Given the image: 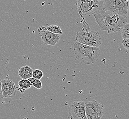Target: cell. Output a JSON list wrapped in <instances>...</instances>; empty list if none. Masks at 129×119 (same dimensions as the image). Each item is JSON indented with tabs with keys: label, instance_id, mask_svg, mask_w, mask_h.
Listing matches in <instances>:
<instances>
[{
	"label": "cell",
	"instance_id": "obj_1",
	"mask_svg": "<svg viewBox=\"0 0 129 119\" xmlns=\"http://www.w3.org/2000/svg\"><path fill=\"white\" fill-rule=\"evenodd\" d=\"M92 15L99 28L108 33L121 31L127 23V17L119 16L104 8L96 10Z\"/></svg>",
	"mask_w": 129,
	"mask_h": 119
},
{
	"label": "cell",
	"instance_id": "obj_2",
	"mask_svg": "<svg viewBox=\"0 0 129 119\" xmlns=\"http://www.w3.org/2000/svg\"><path fill=\"white\" fill-rule=\"evenodd\" d=\"M73 48L76 58L85 64H92L97 62L100 53L99 47L83 45L78 42L74 44Z\"/></svg>",
	"mask_w": 129,
	"mask_h": 119
},
{
	"label": "cell",
	"instance_id": "obj_3",
	"mask_svg": "<svg viewBox=\"0 0 129 119\" xmlns=\"http://www.w3.org/2000/svg\"><path fill=\"white\" fill-rule=\"evenodd\" d=\"M77 42L83 45L99 47L101 44V38L99 33L95 31H77L76 36Z\"/></svg>",
	"mask_w": 129,
	"mask_h": 119
},
{
	"label": "cell",
	"instance_id": "obj_4",
	"mask_svg": "<svg viewBox=\"0 0 129 119\" xmlns=\"http://www.w3.org/2000/svg\"><path fill=\"white\" fill-rule=\"evenodd\" d=\"M129 0H104L103 8L119 16L127 17Z\"/></svg>",
	"mask_w": 129,
	"mask_h": 119
},
{
	"label": "cell",
	"instance_id": "obj_5",
	"mask_svg": "<svg viewBox=\"0 0 129 119\" xmlns=\"http://www.w3.org/2000/svg\"><path fill=\"white\" fill-rule=\"evenodd\" d=\"M85 113L87 119H100L104 113V105L92 100L85 103Z\"/></svg>",
	"mask_w": 129,
	"mask_h": 119
},
{
	"label": "cell",
	"instance_id": "obj_6",
	"mask_svg": "<svg viewBox=\"0 0 129 119\" xmlns=\"http://www.w3.org/2000/svg\"><path fill=\"white\" fill-rule=\"evenodd\" d=\"M68 112L71 119H87L85 103L82 101H73L70 105Z\"/></svg>",
	"mask_w": 129,
	"mask_h": 119
},
{
	"label": "cell",
	"instance_id": "obj_7",
	"mask_svg": "<svg viewBox=\"0 0 129 119\" xmlns=\"http://www.w3.org/2000/svg\"><path fill=\"white\" fill-rule=\"evenodd\" d=\"M78 11L80 15H89L94 12L95 9L99 7L100 1L97 0H77Z\"/></svg>",
	"mask_w": 129,
	"mask_h": 119
},
{
	"label": "cell",
	"instance_id": "obj_8",
	"mask_svg": "<svg viewBox=\"0 0 129 119\" xmlns=\"http://www.w3.org/2000/svg\"><path fill=\"white\" fill-rule=\"evenodd\" d=\"M38 33L41 37L42 41L44 45L54 46L60 40V35L51 32L44 26L39 27Z\"/></svg>",
	"mask_w": 129,
	"mask_h": 119
},
{
	"label": "cell",
	"instance_id": "obj_9",
	"mask_svg": "<svg viewBox=\"0 0 129 119\" xmlns=\"http://www.w3.org/2000/svg\"><path fill=\"white\" fill-rule=\"evenodd\" d=\"M1 87L3 98H12L15 96L17 88L12 80L8 78L2 80Z\"/></svg>",
	"mask_w": 129,
	"mask_h": 119
},
{
	"label": "cell",
	"instance_id": "obj_10",
	"mask_svg": "<svg viewBox=\"0 0 129 119\" xmlns=\"http://www.w3.org/2000/svg\"><path fill=\"white\" fill-rule=\"evenodd\" d=\"M32 69L28 66H25L20 68L18 74L21 79H27L32 77Z\"/></svg>",
	"mask_w": 129,
	"mask_h": 119
},
{
	"label": "cell",
	"instance_id": "obj_11",
	"mask_svg": "<svg viewBox=\"0 0 129 119\" xmlns=\"http://www.w3.org/2000/svg\"><path fill=\"white\" fill-rule=\"evenodd\" d=\"M18 85L19 87L18 90H19L21 93H24L25 90L29 89L31 86H32L28 80L26 79H22L19 81L18 82Z\"/></svg>",
	"mask_w": 129,
	"mask_h": 119
},
{
	"label": "cell",
	"instance_id": "obj_12",
	"mask_svg": "<svg viewBox=\"0 0 129 119\" xmlns=\"http://www.w3.org/2000/svg\"><path fill=\"white\" fill-rule=\"evenodd\" d=\"M49 31H50L51 32L55 34H58V35H62V33L61 30L59 26L56 25H51L48 26L46 27Z\"/></svg>",
	"mask_w": 129,
	"mask_h": 119
},
{
	"label": "cell",
	"instance_id": "obj_13",
	"mask_svg": "<svg viewBox=\"0 0 129 119\" xmlns=\"http://www.w3.org/2000/svg\"><path fill=\"white\" fill-rule=\"evenodd\" d=\"M30 82L32 86L35 87V88L38 89H41L42 87V82L40 81V80L37 79L33 78L32 77L27 79Z\"/></svg>",
	"mask_w": 129,
	"mask_h": 119
},
{
	"label": "cell",
	"instance_id": "obj_14",
	"mask_svg": "<svg viewBox=\"0 0 129 119\" xmlns=\"http://www.w3.org/2000/svg\"><path fill=\"white\" fill-rule=\"evenodd\" d=\"M122 37L123 39H129V24L126 23L121 29Z\"/></svg>",
	"mask_w": 129,
	"mask_h": 119
},
{
	"label": "cell",
	"instance_id": "obj_15",
	"mask_svg": "<svg viewBox=\"0 0 129 119\" xmlns=\"http://www.w3.org/2000/svg\"><path fill=\"white\" fill-rule=\"evenodd\" d=\"M44 76L42 71L39 69H35L33 71L32 77L37 79L40 80Z\"/></svg>",
	"mask_w": 129,
	"mask_h": 119
},
{
	"label": "cell",
	"instance_id": "obj_16",
	"mask_svg": "<svg viewBox=\"0 0 129 119\" xmlns=\"http://www.w3.org/2000/svg\"><path fill=\"white\" fill-rule=\"evenodd\" d=\"M122 44L125 49L126 50L129 49V39H123L122 41Z\"/></svg>",
	"mask_w": 129,
	"mask_h": 119
},
{
	"label": "cell",
	"instance_id": "obj_17",
	"mask_svg": "<svg viewBox=\"0 0 129 119\" xmlns=\"http://www.w3.org/2000/svg\"><path fill=\"white\" fill-rule=\"evenodd\" d=\"M1 81L2 80L0 78V103L3 102V92H2V87H1Z\"/></svg>",
	"mask_w": 129,
	"mask_h": 119
},
{
	"label": "cell",
	"instance_id": "obj_18",
	"mask_svg": "<svg viewBox=\"0 0 129 119\" xmlns=\"http://www.w3.org/2000/svg\"><path fill=\"white\" fill-rule=\"evenodd\" d=\"M98 1H104V0H97Z\"/></svg>",
	"mask_w": 129,
	"mask_h": 119
}]
</instances>
